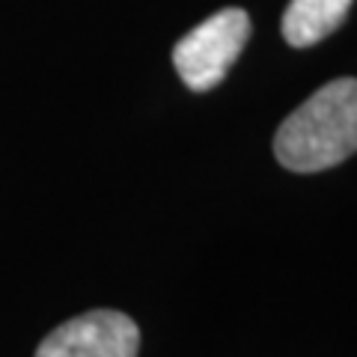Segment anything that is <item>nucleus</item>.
I'll return each mask as SVG.
<instances>
[{
	"instance_id": "obj_4",
	"label": "nucleus",
	"mask_w": 357,
	"mask_h": 357,
	"mask_svg": "<svg viewBox=\"0 0 357 357\" xmlns=\"http://www.w3.org/2000/svg\"><path fill=\"white\" fill-rule=\"evenodd\" d=\"M351 0H292L283 13V39L292 48H310L337 30Z\"/></svg>"
},
{
	"instance_id": "obj_2",
	"label": "nucleus",
	"mask_w": 357,
	"mask_h": 357,
	"mask_svg": "<svg viewBox=\"0 0 357 357\" xmlns=\"http://www.w3.org/2000/svg\"><path fill=\"white\" fill-rule=\"evenodd\" d=\"M250 39V18L244 9H220L197 24L173 48V66L188 89H215Z\"/></svg>"
},
{
	"instance_id": "obj_1",
	"label": "nucleus",
	"mask_w": 357,
	"mask_h": 357,
	"mask_svg": "<svg viewBox=\"0 0 357 357\" xmlns=\"http://www.w3.org/2000/svg\"><path fill=\"white\" fill-rule=\"evenodd\" d=\"M357 152V77H337L292 110L274 134V155L292 173H321Z\"/></svg>"
},
{
	"instance_id": "obj_3",
	"label": "nucleus",
	"mask_w": 357,
	"mask_h": 357,
	"mask_svg": "<svg viewBox=\"0 0 357 357\" xmlns=\"http://www.w3.org/2000/svg\"><path fill=\"white\" fill-rule=\"evenodd\" d=\"M140 331L116 310H93L63 321L42 340L36 357H137Z\"/></svg>"
}]
</instances>
